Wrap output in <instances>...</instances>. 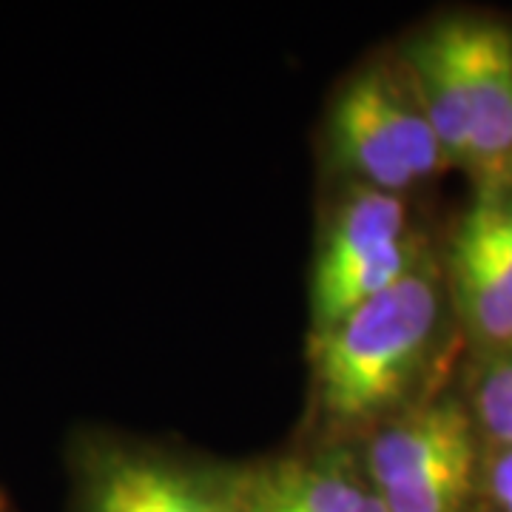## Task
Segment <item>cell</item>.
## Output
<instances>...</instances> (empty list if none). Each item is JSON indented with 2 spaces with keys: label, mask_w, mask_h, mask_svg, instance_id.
I'll list each match as a JSON object with an SVG mask.
<instances>
[{
  "label": "cell",
  "mask_w": 512,
  "mask_h": 512,
  "mask_svg": "<svg viewBox=\"0 0 512 512\" xmlns=\"http://www.w3.org/2000/svg\"><path fill=\"white\" fill-rule=\"evenodd\" d=\"M453 251L476 259L512 293V185L478 191L458 225Z\"/></svg>",
  "instance_id": "obj_10"
},
{
  "label": "cell",
  "mask_w": 512,
  "mask_h": 512,
  "mask_svg": "<svg viewBox=\"0 0 512 512\" xmlns=\"http://www.w3.org/2000/svg\"><path fill=\"white\" fill-rule=\"evenodd\" d=\"M450 279L458 313L490 356H512V293L476 259L450 251Z\"/></svg>",
  "instance_id": "obj_9"
},
{
  "label": "cell",
  "mask_w": 512,
  "mask_h": 512,
  "mask_svg": "<svg viewBox=\"0 0 512 512\" xmlns=\"http://www.w3.org/2000/svg\"><path fill=\"white\" fill-rule=\"evenodd\" d=\"M239 512H387L350 447L268 458L234 470Z\"/></svg>",
  "instance_id": "obj_6"
},
{
  "label": "cell",
  "mask_w": 512,
  "mask_h": 512,
  "mask_svg": "<svg viewBox=\"0 0 512 512\" xmlns=\"http://www.w3.org/2000/svg\"><path fill=\"white\" fill-rule=\"evenodd\" d=\"M80 512H239L234 470L100 447L80 467Z\"/></svg>",
  "instance_id": "obj_5"
},
{
  "label": "cell",
  "mask_w": 512,
  "mask_h": 512,
  "mask_svg": "<svg viewBox=\"0 0 512 512\" xmlns=\"http://www.w3.org/2000/svg\"><path fill=\"white\" fill-rule=\"evenodd\" d=\"M439 325L441 279L419 262L336 325L313 330V390L322 416L336 427H362L402 413Z\"/></svg>",
  "instance_id": "obj_1"
},
{
  "label": "cell",
  "mask_w": 512,
  "mask_h": 512,
  "mask_svg": "<svg viewBox=\"0 0 512 512\" xmlns=\"http://www.w3.org/2000/svg\"><path fill=\"white\" fill-rule=\"evenodd\" d=\"M362 461L387 512H473L481 493L478 427L458 399L421 404L382 421Z\"/></svg>",
  "instance_id": "obj_3"
},
{
  "label": "cell",
  "mask_w": 512,
  "mask_h": 512,
  "mask_svg": "<svg viewBox=\"0 0 512 512\" xmlns=\"http://www.w3.org/2000/svg\"><path fill=\"white\" fill-rule=\"evenodd\" d=\"M328 131L339 165L365 188L399 194L450 165L404 63L382 60L353 74L330 109Z\"/></svg>",
  "instance_id": "obj_2"
},
{
  "label": "cell",
  "mask_w": 512,
  "mask_h": 512,
  "mask_svg": "<svg viewBox=\"0 0 512 512\" xmlns=\"http://www.w3.org/2000/svg\"><path fill=\"white\" fill-rule=\"evenodd\" d=\"M481 512H490V510H481Z\"/></svg>",
  "instance_id": "obj_13"
},
{
  "label": "cell",
  "mask_w": 512,
  "mask_h": 512,
  "mask_svg": "<svg viewBox=\"0 0 512 512\" xmlns=\"http://www.w3.org/2000/svg\"><path fill=\"white\" fill-rule=\"evenodd\" d=\"M481 493L490 512H512V447H487L481 464Z\"/></svg>",
  "instance_id": "obj_12"
},
{
  "label": "cell",
  "mask_w": 512,
  "mask_h": 512,
  "mask_svg": "<svg viewBox=\"0 0 512 512\" xmlns=\"http://www.w3.org/2000/svg\"><path fill=\"white\" fill-rule=\"evenodd\" d=\"M467 163L481 188L512 185V29L464 15Z\"/></svg>",
  "instance_id": "obj_7"
},
{
  "label": "cell",
  "mask_w": 512,
  "mask_h": 512,
  "mask_svg": "<svg viewBox=\"0 0 512 512\" xmlns=\"http://www.w3.org/2000/svg\"><path fill=\"white\" fill-rule=\"evenodd\" d=\"M450 165L467 163L464 15L436 20L407 43L402 57Z\"/></svg>",
  "instance_id": "obj_8"
},
{
  "label": "cell",
  "mask_w": 512,
  "mask_h": 512,
  "mask_svg": "<svg viewBox=\"0 0 512 512\" xmlns=\"http://www.w3.org/2000/svg\"><path fill=\"white\" fill-rule=\"evenodd\" d=\"M467 407L490 447H512V356H490L481 365Z\"/></svg>",
  "instance_id": "obj_11"
},
{
  "label": "cell",
  "mask_w": 512,
  "mask_h": 512,
  "mask_svg": "<svg viewBox=\"0 0 512 512\" xmlns=\"http://www.w3.org/2000/svg\"><path fill=\"white\" fill-rule=\"evenodd\" d=\"M419 265L407 237V205L399 194L362 188L322 234L311 279V330L336 325L348 313L393 288Z\"/></svg>",
  "instance_id": "obj_4"
}]
</instances>
